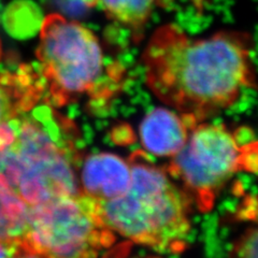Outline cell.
Instances as JSON below:
<instances>
[{
    "label": "cell",
    "mask_w": 258,
    "mask_h": 258,
    "mask_svg": "<svg viewBox=\"0 0 258 258\" xmlns=\"http://www.w3.org/2000/svg\"><path fill=\"white\" fill-rule=\"evenodd\" d=\"M183 148L168 166L170 175L180 179L190 200L201 212L214 206L216 196L232 175L257 171V143L242 142L223 125L197 124Z\"/></svg>",
    "instance_id": "8992f818"
},
{
    "label": "cell",
    "mask_w": 258,
    "mask_h": 258,
    "mask_svg": "<svg viewBox=\"0 0 258 258\" xmlns=\"http://www.w3.org/2000/svg\"><path fill=\"white\" fill-rule=\"evenodd\" d=\"M112 21L140 34L154 9L156 0H97Z\"/></svg>",
    "instance_id": "8fae6325"
},
{
    "label": "cell",
    "mask_w": 258,
    "mask_h": 258,
    "mask_svg": "<svg viewBox=\"0 0 258 258\" xmlns=\"http://www.w3.org/2000/svg\"><path fill=\"white\" fill-rule=\"evenodd\" d=\"M188 124L174 112L157 108L144 117L140 126L143 147L157 156H173L186 142Z\"/></svg>",
    "instance_id": "9c48e42d"
},
{
    "label": "cell",
    "mask_w": 258,
    "mask_h": 258,
    "mask_svg": "<svg viewBox=\"0 0 258 258\" xmlns=\"http://www.w3.org/2000/svg\"><path fill=\"white\" fill-rule=\"evenodd\" d=\"M29 205L0 173V241L15 247L21 256V241L25 231Z\"/></svg>",
    "instance_id": "30bf717a"
},
{
    "label": "cell",
    "mask_w": 258,
    "mask_h": 258,
    "mask_svg": "<svg viewBox=\"0 0 258 258\" xmlns=\"http://www.w3.org/2000/svg\"><path fill=\"white\" fill-rule=\"evenodd\" d=\"M189 2L192 4V6L195 7V9L197 10L198 13H203V11L205 10V8L208 4L209 0H189Z\"/></svg>",
    "instance_id": "5bb4252c"
},
{
    "label": "cell",
    "mask_w": 258,
    "mask_h": 258,
    "mask_svg": "<svg viewBox=\"0 0 258 258\" xmlns=\"http://www.w3.org/2000/svg\"><path fill=\"white\" fill-rule=\"evenodd\" d=\"M37 58L47 90L46 101L64 106L86 93L95 94L103 76V54L92 30L58 13L45 16Z\"/></svg>",
    "instance_id": "5b68a950"
},
{
    "label": "cell",
    "mask_w": 258,
    "mask_h": 258,
    "mask_svg": "<svg viewBox=\"0 0 258 258\" xmlns=\"http://www.w3.org/2000/svg\"><path fill=\"white\" fill-rule=\"evenodd\" d=\"M233 254L240 257H257V230L248 229L233 246Z\"/></svg>",
    "instance_id": "7c38bea8"
},
{
    "label": "cell",
    "mask_w": 258,
    "mask_h": 258,
    "mask_svg": "<svg viewBox=\"0 0 258 258\" xmlns=\"http://www.w3.org/2000/svg\"><path fill=\"white\" fill-rule=\"evenodd\" d=\"M44 80L29 64L0 72V126L34 109L43 98Z\"/></svg>",
    "instance_id": "52a82bcc"
},
{
    "label": "cell",
    "mask_w": 258,
    "mask_h": 258,
    "mask_svg": "<svg viewBox=\"0 0 258 258\" xmlns=\"http://www.w3.org/2000/svg\"><path fill=\"white\" fill-rule=\"evenodd\" d=\"M41 123L25 122L13 142L0 151L8 182L29 206L80 192L74 165L77 150L71 123L43 109Z\"/></svg>",
    "instance_id": "3957f363"
},
{
    "label": "cell",
    "mask_w": 258,
    "mask_h": 258,
    "mask_svg": "<svg viewBox=\"0 0 258 258\" xmlns=\"http://www.w3.org/2000/svg\"><path fill=\"white\" fill-rule=\"evenodd\" d=\"M251 46V37L242 32L191 39L173 24L161 26L142 57L147 83L192 129L232 106L242 88L255 86Z\"/></svg>",
    "instance_id": "6da1fadb"
},
{
    "label": "cell",
    "mask_w": 258,
    "mask_h": 258,
    "mask_svg": "<svg viewBox=\"0 0 258 258\" xmlns=\"http://www.w3.org/2000/svg\"><path fill=\"white\" fill-rule=\"evenodd\" d=\"M82 192L98 201L123 196L132 181L131 165L109 153L95 154L85 159L81 174Z\"/></svg>",
    "instance_id": "ba28073f"
},
{
    "label": "cell",
    "mask_w": 258,
    "mask_h": 258,
    "mask_svg": "<svg viewBox=\"0 0 258 258\" xmlns=\"http://www.w3.org/2000/svg\"><path fill=\"white\" fill-rule=\"evenodd\" d=\"M3 57V44H2V40H0V60H2Z\"/></svg>",
    "instance_id": "9a60e30c"
},
{
    "label": "cell",
    "mask_w": 258,
    "mask_h": 258,
    "mask_svg": "<svg viewBox=\"0 0 258 258\" xmlns=\"http://www.w3.org/2000/svg\"><path fill=\"white\" fill-rule=\"evenodd\" d=\"M115 240L99 215L97 201L80 191L29 206L21 256L111 255Z\"/></svg>",
    "instance_id": "277c9868"
},
{
    "label": "cell",
    "mask_w": 258,
    "mask_h": 258,
    "mask_svg": "<svg viewBox=\"0 0 258 258\" xmlns=\"http://www.w3.org/2000/svg\"><path fill=\"white\" fill-rule=\"evenodd\" d=\"M132 181L123 196L97 201L99 215L113 232L161 253L186 247L191 200L142 151L129 159Z\"/></svg>",
    "instance_id": "7a4b0ae2"
},
{
    "label": "cell",
    "mask_w": 258,
    "mask_h": 258,
    "mask_svg": "<svg viewBox=\"0 0 258 258\" xmlns=\"http://www.w3.org/2000/svg\"><path fill=\"white\" fill-rule=\"evenodd\" d=\"M6 256H18V251L12 245L0 241V257Z\"/></svg>",
    "instance_id": "4fadbf2b"
}]
</instances>
